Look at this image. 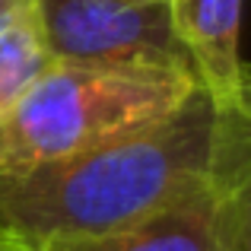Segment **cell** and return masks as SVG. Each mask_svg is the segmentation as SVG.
Returning a JSON list of instances; mask_svg holds the SVG:
<instances>
[{
	"instance_id": "3",
	"label": "cell",
	"mask_w": 251,
	"mask_h": 251,
	"mask_svg": "<svg viewBox=\"0 0 251 251\" xmlns=\"http://www.w3.org/2000/svg\"><path fill=\"white\" fill-rule=\"evenodd\" d=\"M51 61L191 67L169 0H32Z\"/></svg>"
},
{
	"instance_id": "11",
	"label": "cell",
	"mask_w": 251,
	"mask_h": 251,
	"mask_svg": "<svg viewBox=\"0 0 251 251\" xmlns=\"http://www.w3.org/2000/svg\"><path fill=\"white\" fill-rule=\"evenodd\" d=\"M16 0H0V10H6V6H13Z\"/></svg>"
},
{
	"instance_id": "6",
	"label": "cell",
	"mask_w": 251,
	"mask_h": 251,
	"mask_svg": "<svg viewBox=\"0 0 251 251\" xmlns=\"http://www.w3.org/2000/svg\"><path fill=\"white\" fill-rule=\"evenodd\" d=\"M220 251H251V105L245 111L220 115Z\"/></svg>"
},
{
	"instance_id": "1",
	"label": "cell",
	"mask_w": 251,
	"mask_h": 251,
	"mask_svg": "<svg viewBox=\"0 0 251 251\" xmlns=\"http://www.w3.org/2000/svg\"><path fill=\"white\" fill-rule=\"evenodd\" d=\"M220 111L197 89L169 121L99 150L0 169V229L29 248L115 232L216 184Z\"/></svg>"
},
{
	"instance_id": "10",
	"label": "cell",
	"mask_w": 251,
	"mask_h": 251,
	"mask_svg": "<svg viewBox=\"0 0 251 251\" xmlns=\"http://www.w3.org/2000/svg\"><path fill=\"white\" fill-rule=\"evenodd\" d=\"M245 96H248V105H251V74H245Z\"/></svg>"
},
{
	"instance_id": "4",
	"label": "cell",
	"mask_w": 251,
	"mask_h": 251,
	"mask_svg": "<svg viewBox=\"0 0 251 251\" xmlns=\"http://www.w3.org/2000/svg\"><path fill=\"white\" fill-rule=\"evenodd\" d=\"M169 16L201 89L220 115L248 108L239 57L242 0H169Z\"/></svg>"
},
{
	"instance_id": "2",
	"label": "cell",
	"mask_w": 251,
	"mask_h": 251,
	"mask_svg": "<svg viewBox=\"0 0 251 251\" xmlns=\"http://www.w3.org/2000/svg\"><path fill=\"white\" fill-rule=\"evenodd\" d=\"M201 89L191 67L51 61L0 118V169L118 143L169 121Z\"/></svg>"
},
{
	"instance_id": "7",
	"label": "cell",
	"mask_w": 251,
	"mask_h": 251,
	"mask_svg": "<svg viewBox=\"0 0 251 251\" xmlns=\"http://www.w3.org/2000/svg\"><path fill=\"white\" fill-rule=\"evenodd\" d=\"M48 64L51 54L38 29L32 0H23L10 23L0 29V118L35 86Z\"/></svg>"
},
{
	"instance_id": "8",
	"label": "cell",
	"mask_w": 251,
	"mask_h": 251,
	"mask_svg": "<svg viewBox=\"0 0 251 251\" xmlns=\"http://www.w3.org/2000/svg\"><path fill=\"white\" fill-rule=\"evenodd\" d=\"M0 251H35V248H29L23 239H16V235H10V232L0 229Z\"/></svg>"
},
{
	"instance_id": "9",
	"label": "cell",
	"mask_w": 251,
	"mask_h": 251,
	"mask_svg": "<svg viewBox=\"0 0 251 251\" xmlns=\"http://www.w3.org/2000/svg\"><path fill=\"white\" fill-rule=\"evenodd\" d=\"M19 3H23V0H16V3H13V6H6V10H0V29H3V25L10 23V16H13V13L19 10Z\"/></svg>"
},
{
	"instance_id": "5",
	"label": "cell",
	"mask_w": 251,
	"mask_h": 251,
	"mask_svg": "<svg viewBox=\"0 0 251 251\" xmlns=\"http://www.w3.org/2000/svg\"><path fill=\"white\" fill-rule=\"evenodd\" d=\"M223 220H220V188L194 194L181 203L159 210L134 226L89 239H64L42 245L38 251H220Z\"/></svg>"
}]
</instances>
